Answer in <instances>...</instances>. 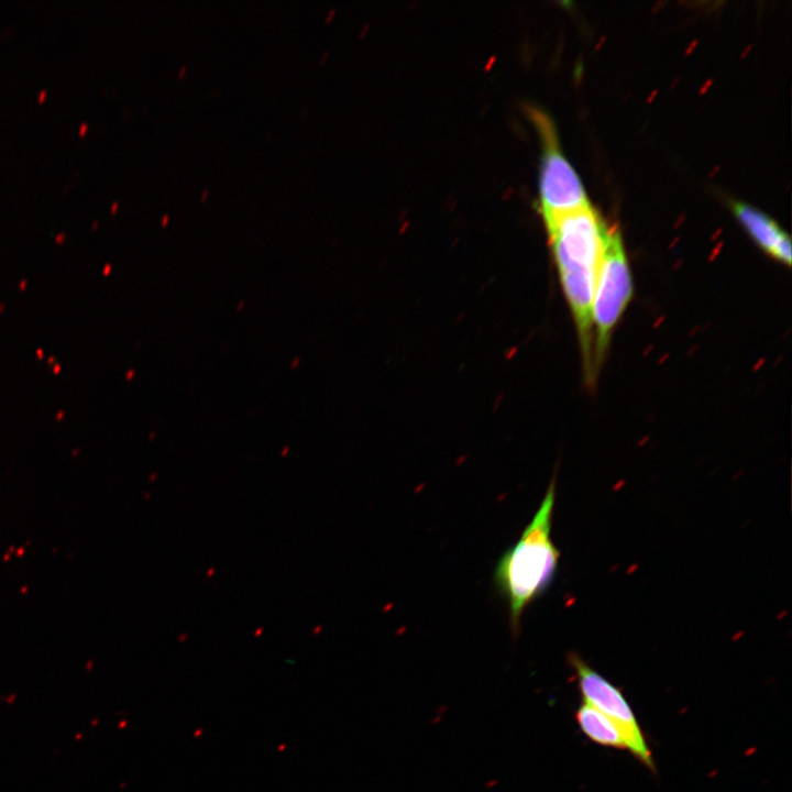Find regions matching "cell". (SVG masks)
<instances>
[{"instance_id": "obj_9", "label": "cell", "mask_w": 792, "mask_h": 792, "mask_svg": "<svg viewBox=\"0 0 792 792\" xmlns=\"http://www.w3.org/2000/svg\"><path fill=\"white\" fill-rule=\"evenodd\" d=\"M167 220H168V216H165V217L163 218V223H165Z\"/></svg>"}, {"instance_id": "obj_6", "label": "cell", "mask_w": 792, "mask_h": 792, "mask_svg": "<svg viewBox=\"0 0 792 792\" xmlns=\"http://www.w3.org/2000/svg\"><path fill=\"white\" fill-rule=\"evenodd\" d=\"M578 725L592 741L618 749H627L620 727L605 714L583 702L575 714Z\"/></svg>"}, {"instance_id": "obj_3", "label": "cell", "mask_w": 792, "mask_h": 792, "mask_svg": "<svg viewBox=\"0 0 792 792\" xmlns=\"http://www.w3.org/2000/svg\"><path fill=\"white\" fill-rule=\"evenodd\" d=\"M631 293L630 272L620 235L615 228L606 226L592 306L597 360L605 353L612 330L627 306Z\"/></svg>"}, {"instance_id": "obj_1", "label": "cell", "mask_w": 792, "mask_h": 792, "mask_svg": "<svg viewBox=\"0 0 792 792\" xmlns=\"http://www.w3.org/2000/svg\"><path fill=\"white\" fill-rule=\"evenodd\" d=\"M556 487L552 479L530 522L494 570V583L508 604L515 637L520 632L524 610L549 588L558 570L560 552L551 538Z\"/></svg>"}, {"instance_id": "obj_2", "label": "cell", "mask_w": 792, "mask_h": 792, "mask_svg": "<svg viewBox=\"0 0 792 792\" xmlns=\"http://www.w3.org/2000/svg\"><path fill=\"white\" fill-rule=\"evenodd\" d=\"M529 114L541 140L539 210L543 220L590 206L578 174L560 150L552 121L536 108Z\"/></svg>"}, {"instance_id": "obj_7", "label": "cell", "mask_w": 792, "mask_h": 792, "mask_svg": "<svg viewBox=\"0 0 792 792\" xmlns=\"http://www.w3.org/2000/svg\"><path fill=\"white\" fill-rule=\"evenodd\" d=\"M185 72H186V66H183L179 72V77H183Z\"/></svg>"}, {"instance_id": "obj_4", "label": "cell", "mask_w": 792, "mask_h": 792, "mask_svg": "<svg viewBox=\"0 0 792 792\" xmlns=\"http://www.w3.org/2000/svg\"><path fill=\"white\" fill-rule=\"evenodd\" d=\"M569 662L575 671L583 702L592 705L615 722L624 733L627 749L645 766L653 770L652 754L645 740L635 713L622 691L596 672L576 653L569 654Z\"/></svg>"}, {"instance_id": "obj_5", "label": "cell", "mask_w": 792, "mask_h": 792, "mask_svg": "<svg viewBox=\"0 0 792 792\" xmlns=\"http://www.w3.org/2000/svg\"><path fill=\"white\" fill-rule=\"evenodd\" d=\"M733 211L750 237L777 260L791 263L789 237L768 216L743 202H734Z\"/></svg>"}, {"instance_id": "obj_8", "label": "cell", "mask_w": 792, "mask_h": 792, "mask_svg": "<svg viewBox=\"0 0 792 792\" xmlns=\"http://www.w3.org/2000/svg\"><path fill=\"white\" fill-rule=\"evenodd\" d=\"M207 194H208V190H205V191L202 193V196H201V198H202V199H205V198H206V196H207Z\"/></svg>"}]
</instances>
